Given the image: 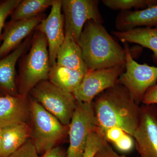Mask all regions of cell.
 <instances>
[{"instance_id":"f1b7e54d","label":"cell","mask_w":157,"mask_h":157,"mask_svg":"<svg viewBox=\"0 0 157 157\" xmlns=\"http://www.w3.org/2000/svg\"><path fill=\"white\" fill-rule=\"evenodd\" d=\"M2 137L1 128H0V154H1V151H2Z\"/></svg>"},{"instance_id":"30bf717a","label":"cell","mask_w":157,"mask_h":157,"mask_svg":"<svg viewBox=\"0 0 157 157\" xmlns=\"http://www.w3.org/2000/svg\"><path fill=\"white\" fill-rule=\"evenodd\" d=\"M133 137L140 157H157V106H140V118Z\"/></svg>"},{"instance_id":"d6986e66","label":"cell","mask_w":157,"mask_h":157,"mask_svg":"<svg viewBox=\"0 0 157 157\" xmlns=\"http://www.w3.org/2000/svg\"><path fill=\"white\" fill-rule=\"evenodd\" d=\"M2 144L0 157H8L22 146L31 136L27 123L1 128Z\"/></svg>"},{"instance_id":"8992f818","label":"cell","mask_w":157,"mask_h":157,"mask_svg":"<svg viewBox=\"0 0 157 157\" xmlns=\"http://www.w3.org/2000/svg\"><path fill=\"white\" fill-rule=\"evenodd\" d=\"M126 52L125 69L118 83L126 88L136 103L140 105L147 90L157 82V67L138 63L132 57L127 42H124Z\"/></svg>"},{"instance_id":"277c9868","label":"cell","mask_w":157,"mask_h":157,"mask_svg":"<svg viewBox=\"0 0 157 157\" xmlns=\"http://www.w3.org/2000/svg\"><path fill=\"white\" fill-rule=\"evenodd\" d=\"M31 137L39 154L45 153L68 134L69 125L62 124L34 100L30 102Z\"/></svg>"},{"instance_id":"52a82bcc","label":"cell","mask_w":157,"mask_h":157,"mask_svg":"<svg viewBox=\"0 0 157 157\" xmlns=\"http://www.w3.org/2000/svg\"><path fill=\"white\" fill-rule=\"evenodd\" d=\"M69 127L67 157H83L90 134L97 128L93 102L77 101Z\"/></svg>"},{"instance_id":"44dd1931","label":"cell","mask_w":157,"mask_h":157,"mask_svg":"<svg viewBox=\"0 0 157 157\" xmlns=\"http://www.w3.org/2000/svg\"><path fill=\"white\" fill-rule=\"evenodd\" d=\"M103 4L112 10L121 11L146 9L157 4V0H103Z\"/></svg>"},{"instance_id":"484cf974","label":"cell","mask_w":157,"mask_h":157,"mask_svg":"<svg viewBox=\"0 0 157 157\" xmlns=\"http://www.w3.org/2000/svg\"><path fill=\"white\" fill-rule=\"evenodd\" d=\"M141 103L144 105L157 104V82L154 85L147 90L144 96Z\"/></svg>"},{"instance_id":"4316f807","label":"cell","mask_w":157,"mask_h":157,"mask_svg":"<svg viewBox=\"0 0 157 157\" xmlns=\"http://www.w3.org/2000/svg\"><path fill=\"white\" fill-rule=\"evenodd\" d=\"M94 157H127L124 155L118 154L108 142L96 153Z\"/></svg>"},{"instance_id":"ba28073f","label":"cell","mask_w":157,"mask_h":157,"mask_svg":"<svg viewBox=\"0 0 157 157\" xmlns=\"http://www.w3.org/2000/svg\"><path fill=\"white\" fill-rule=\"evenodd\" d=\"M99 2L98 0H62L65 33L71 34L77 43L88 21L103 24Z\"/></svg>"},{"instance_id":"6da1fadb","label":"cell","mask_w":157,"mask_h":157,"mask_svg":"<svg viewBox=\"0 0 157 157\" xmlns=\"http://www.w3.org/2000/svg\"><path fill=\"white\" fill-rule=\"evenodd\" d=\"M97 128L104 134L120 128L133 137L140 118V106L122 85L118 83L101 93L93 101Z\"/></svg>"},{"instance_id":"83f0119b","label":"cell","mask_w":157,"mask_h":157,"mask_svg":"<svg viewBox=\"0 0 157 157\" xmlns=\"http://www.w3.org/2000/svg\"><path fill=\"white\" fill-rule=\"evenodd\" d=\"M42 157H67V155L60 147H55L45 152Z\"/></svg>"},{"instance_id":"9c48e42d","label":"cell","mask_w":157,"mask_h":157,"mask_svg":"<svg viewBox=\"0 0 157 157\" xmlns=\"http://www.w3.org/2000/svg\"><path fill=\"white\" fill-rule=\"evenodd\" d=\"M125 69L121 66L107 69L89 70L73 93L78 102L90 103L105 90L118 83L119 78Z\"/></svg>"},{"instance_id":"cb8c5ba5","label":"cell","mask_w":157,"mask_h":157,"mask_svg":"<svg viewBox=\"0 0 157 157\" xmlns=\"http://www.w3.org/2000/svg\"><path fill=\"white\" fill-rule=\"evenodd\" d=\"M39 154L32 140H28L8 157H39Z\"/></svg>"},{"instance_id":"ffe728a7","label":"cell","mask_w":157,"mask_h":157,"mask_svg":"<svg viewBox=\"0 0 157 157\" xmlns=\"http://www.w3.org/2000/svg\"><path fill=\"white\" fill-rule=\"evenodd\" d=\"M54 2V0H21L10 15L11 20H26L37 17L52 6Z\"/></svg>"},{"instance_id":"9a60e30c","label":"cell","mask_w":157,"mask_h":157,"mask_svg":"<svg viewBox=\"0 0 157 157\" xmlns=\"http://www.w3.org/2000/svg\"><path fill=\"white\" fill-rule=\"evenodd\" d=\"M115 25L118 32L157 27V4L141 10L121 11L116 17Z\"/></svg>"},{"instance_id":"3957f363","label":"cell","mask_w":157,"mask_h":157,"mask_svg":"<svg viewBox=\"0 0 157 157\" xmlns=\"http://www.w3.org/2000/svg\"><path fill=\"white\" fill-rule=\"evenodd\" d=\"M50 68L47 39L44 34L36 30L28 52L18 60V74L16 78L20 95L27 98L38 83L48 80Z\"/></svg>"},{"instance_id":"5bb4252c","label":"cell","mask_w":157,"mask_h":157,"mask_svg":"<svg viewBox=\"0 0 157 157\" xmlns=\"http://www.w3.org/2000/svg\"><path fill=\"white\" fill-rule=\"evenodd\" d=\"M30 116L27 98L20 95H0V128L27 123Z\"/></svg>"},{"instance_id":"e0dca14e","label":"cell","mask_w":157,"mask_h":157,"mask_svg":"<svg viewBox=\"0 0 157 157\" xmlns=\"http://www.w3.org/2000/svg\"><path fill=\"white\" fill-rule=\"evenodd\" d=\"M113 34L123 42L136 43L153 52V61L157 64V27H142L125 32L115 31Z\"/></svg>"},{"instance_id":"7c38bea8","label":"cell","mask_w":157,"mask_h":157,"mask_svg":"<svg viewBox=\"0 0 157 157\" xmlns=\"http://www.w3.org/2000/svg\"><path fill=\"white\" fill-rule=\"evenodd\" d=\"M42 14L32 19L22 21L11 20L6 24L0 46V59L14 50L36 29L42 20Z\"/></svg>"},{"instance_id":"ac0fdd59","label":"cell","mask_w":157,"mask_h":157,"mask_svg":"<svg viewBox=\"0 0 157 157\" xmlns=\"http://www.w3.org/2000/svg\"><path fill=\"white\" fill-rule=\"evenodd\" d=\"M86 73L56 63L50 68L48 80L63 90L73 94Z\"/></svg>"},{"instance_id":"7a4b0ae2","label":"cell","mask_w":157,"mask_h":157,"mask_svg":"<svg viewBox=\"0 0 157 157\" xmlns=\"http://www.w3.org/2000/svg\"><path fill=\"white\" fill-rule=\"evenodd\" d=\"M78 44L88 70L125 65L124 48L101 23L88 21L83 27Z\"/></svg>"},{"instance_id":"2e32d148","label":"cell","mask_w":157,"mask_h":157,"mask_svg":"<svg viewBox=\"0 0 157 157\" xmlns=\"http://www.w3.org/2000/svg\"><path fill=\"white\" fill-rule=\"evenodd\" d=\"M64 40L59 48L56 63L73 70L88 71L82 59L81 48L73 36L65 33Z\"/></svg>"},{"instance_id":"4fadbf2b","label":"cell","mask_w":157,"mask_h":157,"mask_svg":"<svg viewBox=\"0 0 157 157\" xmlns=\"http://www.w3.org/2000/svg\"><path fill=\"white\" fill-rule=\"evenodd\" d=\"M32 36L27 37L11 53L0 59V95H19L16 84V66L20 58L29 49Z\"/></svg>"},{"instance_id":"8fae6325","label":"cell","mask_w":157,"mask_h":157,"mask_svg":"<svg viewBox=\"0 0 157 157\" xmlns=\"http://www.w3.org/2000/svg\"><path fill=\"white\" fill-rule=\"evenodd\" d=\"M62 6V0H54L49 15L42 20L36 29L44 34L47 39L50 68L56 63L59 48L65 39Z\"/></svg>"},{"instance_id":"5b68a950","label":"cell","mask_w":157,"mask_h":157,"mask_svg":"<svg viewBox=\"0 0 157 157\" xmlns=\"http://www.w3.org/2000/svg\"><path fill=\"white\" fill-rule=\"evenodd\" d=\"M29 94L62 124L69 125L77 104L73 94L63 90L48 80L39 82Z\"/></svg>"},{"instance_id":"7402d4cb","label":"cell","mask_w":157,"mask_h":157,"mask_svg":"<svg viewBox=\"0 0 157 157\" xmlns=\"http://www.w3.org/2000/svg\"><path fill=\"white\" fill-rule=\"evenodd\" d=\"M107 142L104 134L96 128L89 137L83 157H94L97 152Z\"/></svg>"},{"instance_id":"603a6c76","label":"cell","mask_w":157,"mask_h":157,"mask_svg":"<svg viewBox=\"0 0 157 157\" xmlns=\"http://www.w3.org/2000/svg\"><path fill=\"white\" fill-rule=\"evenodd\" d=\"M21 0H1L0 1V46L2 44V30L6 21Z\"/></svg>"},{"instance_id":"d4e9b609","label":"cell","mask_w":157,"mask_h":157,"mask_svg":"<svg viewBox=\"0 0 157 157\" xmlns=\"http://www.w3.org/2000/svg\"><path fill=\"white\" fill-rule=\"evenodd\" d=\"M113 144L119 151L127 153L132 151L135 147V139L132 136L125 132Z\"/></svg>"}]
</instances>
